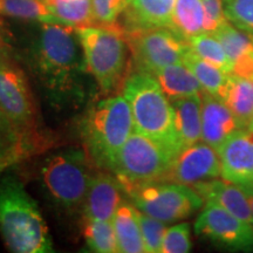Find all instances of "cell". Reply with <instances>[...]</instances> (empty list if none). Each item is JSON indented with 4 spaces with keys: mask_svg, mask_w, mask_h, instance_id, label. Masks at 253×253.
<instances>
[{
    "mask_svg": "<svg viewBox=\"0 0 253 253\" xmlns=\"http://www.w3.org/2000/svg\"><path fill=\"white\" fill-rule=\"evenodd\" d=\"M173 158L160 143L134 130L116 155L110 171L128 194L137 186L160 182Z\"/></svg>",
    "mask_w": 253,
    "mask_h": 253,
    "instance_id": "6",
    "label": "cell"
},
{
    "mask_svg": "<svg viewBox=\"0 0 253 253\" xmlns=\"http://www.w3.org/2000/svg\"><path fill=\"white\" fill-rule=\"evenodd\" d=\"M154 77L171 102L192 95H199L203 91L197 78L184 63L167 66L155 73Z\"/></svg>",
    "mask_w": 253,
    "mask_h": 253,
    "instance_id": "20",
    "label": "cell"
},
{
    "mask_svg": "<svg viewBox=\"0 0 253 253\" xmlns=\"http://www.w3.org/2000/svg\"><path fill=\"white\" fill-rule=\"evenodd\" d=\"M77 33L84 50L86 68L103 94H109L126 78L129 45L122 27H79Z\"/></svg>",
    "mask_w": 253,
    "mask_h": 253,
    "instance_id": "5",
    "label": "cell"
},
{
    "mask_svg": "<svg viewBox=\"0 0 253 253\" xmlns=\"http://www.w3.org/2000/svg\"><path fill=\"white\" fill-rule=\"evenodd\" d=\"M213 36L219 40L231 65L242 56L253 52V34L240 30L230 21L218 28Z\"/></svg>",
    "mask_w": 253,
    "mask_h": 253,
    "instance_id": "26",
    "label": "cell"
},
{
    "mask_svg": "<svg viewBox=\"0 0 253 253\" xmlns=\"http://www.w3.org/2000/svg\"><path fill=\"white\" fill-rule=\"evenodd\" d=\"M191 250L189 224L182 223L166 231L163 237L162 253H186Z\"/></svg>",
    "mask_w": 253,
    "mask_h": 253,
    "instance_id": "33",
    "label": "cell"
},
{
    "mask_svg": "<svg viewBox=\"0 0 253 253\" xmlns=\"http://www.w3.org/2000/svg\"><path fill=\"white\" fill-rule=\"evenodd\" d=\"M95 25L97 26H118V19L122 14L126 0H91Z\"/></svg>",
    "mask_w": 253,
    "mask_h": 253,
    "instance_id": "32",
    "label": "cell"
},
{
    "mask_svg": "<svg viewBox=\"0 0 253 253\" xmlns=\"http://www.w3.org/2000/svg\"><path fill=\"white\" fill-rule=\"evenodd\" d=\"M204 9V32L213 34L218 28L226 24L223 0H202Z\"/></svg>",
    "mask_w": 253,
    "mask_h": 253,
    "instance_id": "34",
    "label": "cell"
},
{
    "mask_svg": "<svg viewBox=\"0 0 253 253\" xmlns=\"http://www.w3.org/2000/svg\"><path fill=\"white\" fill-rule=\"evenodd\" d=\"M192 189L204 201L213 202L226 209L233 216L253 226V216L248 198L238 184L229 181L209 179L192 185Z\"/></svg>",
    "mask_w": 253,
    "mask_h": 253,
    "instance_id": "17",
    "label": "cell"
},
{
    "mask_svg": "<svg viewBox=\"0 0 253 253\" xmlns=\"http://www.w3.org/2000/svg\"><path fill=\"white\" fill-rule=\"evenodd\" d=\"M84 237L90 251L97 253L118 252L115 231L112 220L84 218Z\"/></svg>",
    "mask_w": 253,
    "mask_h": 253,
    "instance_id": "27",
    "label": "cell"
},
{
    "mask_svg": "<svg viewBox=\"0 0 253 253\" xmlns=\"http://www.w3.org/2000/svg\"><path fill=\"white\" fill-rule=\"evenodd\" d=\"M202 141L218 149L240 126L235 114L220 99L202 91Z\"/></svg>",
    "mask_w": 253,
    "mask_h": 253,
    "instance_id": "14",
    "label": "cell"
},
{
    "mask_svg": "<svg viewBox=\"0 0 253 253\" xmlns=\"http://www.w3.org/2000/svg\"><path fill=\"white\" fill-rule=\"evenodd\" d=\"M9 62L7 59V53H6V49L0 48V66L5 65V63Z\"/></svg>",
    "mask_w": 253,
    "mask_h": 253,
    "instance_id": "37",
    "label": "cell"
},
{
    "mask_svg": "<svg viewBox=\"0 0 253 253\" xmlns=\"http://www.w3.org/2000/svg\"><path fill=\"white\" fill-rule=\"evenodd\" d=\"M132 132L131 109L123 95L100 100L82 122V137L88 154L96 166L108 170Z\"/></svg>",
    "mask_w": 253,
    "mask_h": 253,
    "instance_id": "4",
    "label": "cell"
},
{
    "mask_svg": "<svg viewBox=\"0 0 253 253\" xmlns=\"http://www.w3.org/2000/svg\"><path fill=\"white\" fill-rule=\"evenodd\" d=\"M34 145L19 132L0 108V173L34 150Z\"/></svg>",
    "mask_w": 253,
    "mask_h": 253,
    "instance_id": "22",
    "label": "cell"
},
{
    "mask_svg": "<svg viewBox=\"0 0 253 253\" xmlns=\"http://www.w3.org/2000/svg\"><path fill=\"white\" fill-rule=\"evenodd\" d=\"M196 235L230 251H253V227L226 209L208 202L195 223Z\"/></svg>",
    "mask_w": 253,
    "mask_h": 253,
    "instance_id": "11",
    "label": "cell"
},
{
    "mask_svg": "<svg viewBox=\"0 0 253 253\" xmlns=\"http://www.w3.org/2000/svg\"><path fill=\"white\" fill-rule=\"evenodd\" d=\"M239 188L242 189V191L244 192V195L248 198L249 205L251 208V212L253 216V181L252 182H246V183H240Z\"/></svg>",
    "mask_w": 253,
    "mask_h": 253,
    "instance_id": "35",
    "label": "cell"
},
{
    "mask_svg": "<svg viewBox=\"0 0 253 253\" xmlns=\"http://www.w3.org/2000/svg\"><path fill=\"white\" fill-rule=\"evenodd\" d=\"M175 126L182 150L202 140V96L192 95L172 101Z\"/></svg>",
    "mask_w": 253,
    "mask_h": 253,
    "instance_id": "18",
    "label": "cell"
},
{
    "mask_svg": "<svg viewBox=\"0 0 253 253\" xmlns=\"http://www.w3.org/2000/svg\"><path fill=\"white\" fill-rule=\"evenodd\" d=\"M122 191L116 177L107 173L93 176L84 203V218L113 220L114 214L122 203Z\"/></svg>",
    "mask_w": 253,
    "mask_h": 253,
    "instance_id": "16",
    "label": "cell"
},
{
    "mask_svg": "<svg viewBox=\"0 0 253 253\" xmlns=\"http://www.w3.org/2000/svg\"><path fill=\"white\" fill-rule=\"evenodd\" d=\"M138 220H140L145 252L160 253L162 249L163 237L168 230L166 223L148 216L141 211H138Z\"/></svg>",
    "mask_w": 253,
    "mask_h": 253,
    "instance_id": "30",
    "label": "cell"
},
{
    "mask_svg": "<svg viewBox=\"0 0 253 253\" xmlns=\"http://www.w3.org/2000/svg\"><path fill=\"white\" fill-rule=\"evenodd\" d=\"M9 46V32L6 30V25L0 18V48L7 49Z\"/></svg>",
    "mask_w": 253,
    "mask_h": 253,
    "instance_id": "36",
    "label": "cell"
},
{
    "mask_svg": "<svg viewBox=\"0 0 253 253\" xmlns=\"http://www.w3.org/2000/svg\"><path fill=\"white\" fill-rule=\"evenodd\" d=\"M0 14L21 20L56 23L43 0H0Z\"/></svg>",
    "mask_w": 253,
    "mask_h": 253,
    "instance_id": "28",
    "label": "cell"
},
{
    "mask_svg": "<svg viewBox=\"0 0 253 253\" xmlns=\"http://www.w3.org/2000/svg\"><path fill=\"white\" fill-rule=\"evenodd\" d=\"M33 63L37 74L54 97H65L80 88L84 62L77 28L42 23L34 43Z\"/></svg>",
    "mask_w": 253,
    "mask_h": 253,
    "instance_id": "1",
    "label": "cell"
},
{
    "mask_svg": "<svg viewBox=\"0 0 253 253\" xmlns=\"http://www.w3.org/2000/svg\"><path fill=\"white\" fill-rule=\"evenodd\" d=\"M86 156L68 150L45 161L41 177L47 194L59 207L75 210L84 203L93 176Z\"/></svg>",
    "mask_w": 253,
    "mask_h": 253,
    "instance_id": "7",
    "label": "cell"
},
{
    "mask_svg": "<svg viewBox=\"0 0 253 253\" xmlns=\"http://www.w3.org/2000/svg\"><path fill=\"white\" fill-rule=\"evenodd\" d=\"M122 93L130 106L134 130L160 143L175 157L181 153L173 107L154 75L131 73L125 78Z\"/></svg>",
    "mask_w": 253,
    "mask_h": 253,
    "instance_id": "3",
    "label": "cell"
},
{
    "mask_svg": "<svg viewBox=\"0 0 253 253\" xmlns=\"http://www.w3.org/2000/svg\"><path fill=\"white\" fill-rule=\"evenodd\" d=\"M220 176L240 184L253 181V130L249 128L233 132L217 149Z\"/></svg>",
    "mask_w": 253,
    "mask_h": 253,
    "instance_id": "13",
    "label": "cell"
},
{
    "mask_svg": "<svg viewBox=\"0 0 253 253\" xmlns=\"http://www.w3.org/2000/svg\"><path fill=\"white\" fill-rule=\"evenodd\" d=\"M176 0H126L122 12L125 33L148 28H170Z\"/></svg>",
    "mask_w": 253,
    "mask_h": 253,
    "instance_id": "15",
    "label": "cell"
},
{
    "mask_svg": "<svg viewBox=\"0 0 253 253\" xmlns=\"http://www.w3.org/2000/svg\"><path fill=\"white\" fill-rule=\"evenodd\" d=\"M183 63L194 73L204 91L219 99L229 74H226L225 72L216 67L212 63L199 58L198 55H196L192 52L191 48L185 54Z\"/></svg>",
    "mask_w": 253,
    "mask_h": 253,
    "instance_id": "25",
    "label": "cell"
},
{
    "mask_svg": "<svg viewBox=\"0 0 253 253\" xmlns=\"http://www.w3.org/2000/svg\"><path fill=\"white\" fill-rule=\"evenodd\" d=\"M112 221L115 231L118 252H145L140 220H138V211L134 205L122 202L114 214Z\"/></svg>",
    "mask_w": 253,
    "mask_h": 253,
    "instance_id": "19",
    "label": "cell"
},
{
    "mask_svg": "<svg viewBox=\"0 0 253 253\" xmlns=\"http://www.w3.org/2000/svg\"><path fill=\"white\" fill-rule=\"evenodd\" d=\"M126 37L137 71L153 75L167 66L183 63L190 49L188 41L167 27L128 32Z\"/></svg>",
    "mask_w": 253,
    "mask_h": 253,
    "instance_id": "9",
    "label": "cell"
},
{
    "mask_svg": "<svg viewBox=\"0 0 253 253\" xmlns=\"http://www.w3.org/2000/svg\"><path fill=\"white\" fill-rule=\"evenodd\" d=\"M218 151L203 142L186 147L173 158L160 182L195 185L220 176Z\"/></svg>",
    "mask_w": 253,
    "mask_h": 253,
    "instance_id": "12",
    "label": "cell"
},
{
    "mask_svg": "<svg viewBox=\"0 0 253 253\" xmlns=\"http://www.w3.org/2000/svg\"><path fill=\"white\" fill-rule=\"evenodd\" d=\"M141 212L172 223L185 219L203 207L204 199L191 186L168 182H153L128 192Z\"/></svg>",
    "mask_w": 253,
    "mask_h": 253,
    "instance_id": "8",
    "label": "cell"
},
{
    "mask_svg": "<svg viewBox=\"0 0 253 253\" xmlns=\"http://www.w3.org/2000/svg\"><path fill=\"white\" fill-rule=\"evenodd\" d=\"M170 30L185 41L205 33L202 0H176Z\"/></svg>",
    "mask_w": 253,
    "mask_h": 253,
    "instance_id": "23",
    "label": "cell"
},
{
    "mask_svg": "<svg viewBox=\"0 0 253 253\" xmlns=\"http://www.w3.org/2000/svg\"><path fill=\"white\" fill-rule=\"evenodd\" d=\"M0 235L11 252H53L48 227L38 204L13 176L0 183Z\"/></svg>",
    "mask_w": 253,
    "mask_h": 253,
    "instance_id": "2",
    "label": "cell"
},
{
    "mask_svg": "<svg viewBox=\"0 0 253 253\" xmlns=\"http://www.w3.org/2000/svg\"><path fill=\"white\" fill-rule=\"evenodd\" d=\"M248 128H249V129H251V130H253V116H252V119H251V122H250V125H249Z\"/></svg>",
    "mask_w": 253,
    "mask_h": 253,
    "instance_id": "38",
    "label": "cell"
},
{
    "mask_svg": "<svg viewBox=\"0 0 253 253\" xmlns=\"http://www.w3.org/2000/svg\"><path fill=\"white\" fill-rule=\"evenodd\" d=\"M223 4L227 20L253 34V0H223Z\"/></svg>",
    "mask_w": 253,
    "mask_h": 253,
    "instance_id": "31",
    "label": "cell"
},
{
    "mask_svg": "<svg viewBox=\"0 0 253 253\" xmlns=\"http://www.w3.org/2000/svg\"><path fill=\"white\" fill-rule=\"evenodd\" d=\"M219 99L235 114L240 126L248 128L253 116V80L229 74Z\"/></svg>",
    "mask_w": 253,
    "mask_h": 253,
    "instance_id": "21",
    "label": "cell"
},
{
    "mask_svg": "<svg viewBox=\"0 0 253 253\" xmlns=\"http://www.w3.org/2000/svg\"><path fill=\"white\" fill-rule=\"evenodd\" d=\"M188 42L190 48L196 55H198L205 61L212 63L216 67L225 72L226 74H231L232 65H231L230 59L227 58L219 40L213 34L202 33L199 36L191 38Z\"/></svg>",
    "mask_w": 253,
    "mask_h": 253,
    "instance_id": "29",
    "label": "cell"
},
{
    "mask_svg": "<svg viewBox=\"0 0 253 253\" xmlns=\"http://www.w3.org/2000/svg\"><path fill=\"white\" fill-rule=\"evenodd\" d=\"M0 108L15 129L37 147V118L33 95L24 72L12 62L0 66Z\"/></svg>",
    "mask_w": 253,
    "mask_h": 253,
    "instance_id": "10",
    "label": "cell"
},
{
    "mask_svg": "<svg viewBox=\"0 0 253 253\" xmlns=\"http://www.w3.org/2000/svg\"><path fill=\"white\" fill-rule=\"evenodd\" d=\"M58 24L79 28L95 25L91 0H43Z\"/></svg>",
    "mask_w": 253,
    "mask_h": 253,
    "instance_id": "24",
    "label": "cell"
}]
</instances>
